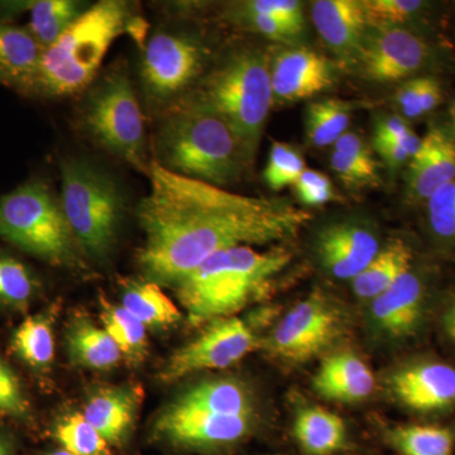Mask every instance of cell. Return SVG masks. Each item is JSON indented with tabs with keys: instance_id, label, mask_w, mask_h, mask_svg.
Masks as SVG:
<instances>
[{
	"instance_id": "cell-49",
	"label": "cell",
	"mask_w": 455,
	"mask_h": 455,
	"mask_svg": "<svg viewBox=\"0 0 455 455\" xmlns=\"http://www.w3.org/2000/svg\"><path fill=\"white\" fill-rule=\"evenodd\" d=\"M44 455H71V454L68 453V451H64V449L59 448V449H55V451H47V453H44Z\"/></svg>"
},
{
	"instance_id": "cell-25",
	"label": "cell",
	"mask_w": 455,
	"mask_h": 455,
	"mask_svg": "<svg viewBox=\"0 0 455 455\" xmlns=\"http://www.w3.org/2000/svg\"><path fill=\"white\" fill-rule=\"evenodd\" d=\"M175 401L218 414L256 415L252 392L245 387L244 383L233 379L196 383L180 394Z\"/></svg>"
},
{
	"instance_id": "cell-28",
	"label": "cell",
	"mask_w": 455,
	"mask_h": 455,
	"mask_svg": "<svg viewBox=\"0 0 455 455\" xmlns=\"http://www.w3.org/2000/svg\"><path fill=\"white\" fill-rule=\"evenodd\" d=\"M411 248L396 239L379 251L372 262L353 280V291L362 299H376L412 268Z\"/></svg>"
},
{
	"instance_id": "cell-20",
	"label": "cell",
	"mask_w": 455,
	"mask_h": 455,
	"mask_svg": "<svg viewBox=\"0 0 455 455\" xmlns=\"http://www.w3.org/2000/svg\"><path fill=\"white\" fill-rule=\"evenodd\" d=\"M44 47L27 27L0 22V84L32 97Z\"/></svg>"
},
{
	"instance_id": "cell-2",
	"label": "cell",
	"mask_w": 455,
	"mask_h": 455,
	"mask_svg": "<svg viewBox=\"0 0 455 455\" xmlns=\"http://www.w3.org/2000/svg\"><path fill=\"white\" fill-rule=\"evenodd\" d=\"M146 25L121 0H101L44 50L32 97L66 98L88 88L116 38L145 35Z\"/></svg>"
},
{
	"instance_id": "cell-33",
	"label": "cell",
	"mask_w": 455,
	"mask_h": 455,
	"mask_svg": "<svg viewBox=\"0 0 455 455\" xmlns=\"http://www.w3.org/2000/svg\"><path fill=\"white\" fill-rule=\"evenodd\" d=\"M60 447L71 455H114L112 447L82 412H71L60 419L52 430Z\"/></svg>"
},
{
	"instance_id": "cell-8",
	"label": "cell",
	"mask_w": 455,
	"mask_h": 455,
	"mask_svg": "<svg viewBox=\"0 0 455 455\" xmlns=\"http://www.w3.org/2000/svg\"><path fill=\"white\" fill-rule=\"evenodd\" d=\"M84 122L104 148L137 169L147 170L145 118L125 73L107 75L92 90Z\"/></svg>"
},
{
	"instance_id": "cell-3",
	"label": "cell",
	"mask_w": 455,
	"mask_h": 455,
	"mask_svg": "<svg viewBox=\"0 0 455 455\" xmlns=\"http://www.w3.org/2000/svg\"><path fill=\"white\" fill-rule=\"evenodd\" d=\"M291 260L283 248L259 251L250 245L212 254L176 283L179 300L193 325L208 324L265 295L274 277Z\"/></svg>"
},
{
	"instance_id": "cell-22",
	"label": "cell",
	"mask_w": 455,
	"mask_h": 455,
	"mask_svg": "<svg viewBox=\"0 0 455 455\" xmlns=\"http://www.w3.org/2000/svg\"><path fill=\"white\" fill-rule=\"evenodd\" d=\"M311 18L320 37L335 52L358 55L366 37L367 20L357 0H317Z\"/></svg>"
},
{
	"instance_id": "cell-34",
	"label": "cell",
	"mask_w": 455,
	"mask_h": 455,
	"mask_svg": "<svg viewBox=\"0 0 455 455\" xmlns=\"http://www.w3.org/2000/svg\"><path fill=\"white\" fill-rule=\"evenodd\" d=\"M37 281L25 263L0 253V307L16 311L28 309Z\"/></svg>"
},
{
	"instance_id": "cell-40",
	"label": "cell",
	"mask_w": 455,
	"mask_h": 455,
	"mask_svg": "<svg viewBox=\"0 0 455 455\" xmlns=\"http://www.w3.org/2000/svg\"><path fill=\"white\" fill-rule=\"evenodd\" d=\"M243 11L275 18L298 32L299 35H301L304 28L302 7L296 0H252L245 3Z\"/></svg>"
},
{
	"instance_id": "cell-16",
	"label": "cell",
	"mask_w": 455,
	"mask_h": 455,
	"mask_svg": "<svg viewBox=\"0 0 455 455\" xmlns=\"http://www.w3.org/2000/svg\"><path fill=\"white\" fill-rule=\"evenodd\" d=\"M372 315L385 333L396 339L414 337L427 311V287L418 274L407 271L372 300Z\"/></svg>"
},
{
	"instance_id": "cell-47",
	"label": "cell",
	"mask_w": 455,
	"mask_h": 455,
	"mask_svg": "<svg viewBox=\"0 0 455 455\" xmlns=\"http://www.w3.org/2000/svg\"><path fill=\"white\" fill-rule=\"evenodd\" d=\"M439 328L444 340L455 349V298L448 302L440 314Z\"/></svg>"
},
{
	"instance_id": "cell-29",
	"label": "cell",
	"mask_w": 455,
	"mask_h": 455,
	"mask_svg": "<svg viewBox=\"0 0 455 455\" xmlns=\"http://www.w3.org/2000/svg\"><path fill=\"white\" fill-rule=\"evenodd\" d=\"M53 310L26 317L12 337V348L20 361L36 371H44L55 358Z\"/></svg>"
},
{
	"instance_id": "cell-11",
	"label": "cell",
	"mask_w": 455,
	"mask_h": 455,
	"mask_svg": "<svg viewBox=\"0 0 455 455\" xmlns=\"http://www.w3.org/2000/svg\"><path fill=\"white\" fill-rule=\"evenodd\" d=\"M257 346L259 339L243 320L235 316L212 320L202 333L171 355L160 379L173 383L202 371L235 366Z\"/></svg>"
},
{
	"instance_id": "cell-31",
	"label": "cell",
	"mask_w": 455,
	"mask_h": 455,
	"mask_svg": "<svg viewBox=\"0 0 455 455\" xmlns=\"http://www.w3.org/2000/svg\"><path fill=\"white\" fill-rule=\"evenodd\" d=\"M88 8L86 3L77 0H37L29 8L31 20L27 28L44 50L55 44Z\"/></svg>"
},
{
	"instance_id": "cell-38",
	"label": "cell",
	"mask_w": 455,
	"mask_h": 455,
	"mask_svg": "<svg viewBox=\"0 0 455 455\" xmlns=\"http://www.w3.org/2000/svg\"><path fill=\"white\" fill-rule=\"evenodd\" d=\"M0 415L14 419L29 416V403L20 379L0 355Z\"/></svg>"
},
{
	"instance_id": "cell-30",
	"label": "cell",
	"mask_w": 455,
	"mask_h": 455,
	"mask_svg": "<svg viewBox=\"0 0 455 455\" xmlns=\"http://www.w3.org/2000/svg\"><path fill=\"white\" fill-rule=\"evenodd\" d=\"M100 317L104 329L116 341L123 357L131 364L145 361L148 353L147 328L122 305H116L100 299Z\"/></svg>"
},
{
	"instance_id": "cell-50",
	"label": "cell",
	"mask_w": 455,
	"mask_h": 455,
	"mask_svg": "<svg viewBox=\"0 0 455 455\" xmlns=\"http://www.w3.org/2000/svg\"><path fill=\"white\" fill-rule=\"evenodd\" d=\"M451 121H453V125H454V130H455V101L453 104H451Z\"/></svg>"
},
{
	"instance_id": "cell-17",
	"label": "cell",
	"mask_w": 455,
	"mask_h": 455,
	"mask_svg": "<svg viewBox=\"0 0 455 455\" xmlns=\"http://www.w3.org/2000/svg\"><path fill=\"white\" fill-rule=\"evenodd\" d=\"M142 403L139 386H104L90 394L83 415L112 448L130 442Z\"/></svg>"
},
{
	"instance_id": "cell-9",
	"label": "cell",
	"mask_w": 455,
	"mask_h": 455,
	"mask_svg": "<svg viewBox=\"0 0 455 455\" xmlns=\"http://www.w3.org/2000/svg\"><path fill=\"white\" fill-rule=\"evenodd\" d=\"M256 423L257 415L218 414L173 400L156 418L152 438L185 453H220L250 438Z\"/></svg>"
},
{
	"instance_id": "cell-23",
	"label": "cell",
	"mask_w": 455,
	"mask_h": 455,
	"mask_svg": "<svg viewBox=\"0 0 455 455\" xmlns=\"http://www.w3.org/2000/svg\"><path fill=\"white\" fill-rule=\"evenodd\" d=\"M292 434L305 455H337L349 445L343 419L319 406L304 407L296 414Z\"/></svg>"
},
{
	"instance_id": "cell-13",
	"label": "cell",
	"mask_w": 455,
	"mask_h": 455,
	"mask_svg": "<svg viewBox=\"0 0 455 455\" xmlns=\"http://www.w3.org/2000/svg\"><path fill=\"white\" fill-rule=\"evenodd\" d=\"M390 390L415 415L448 414L455 409V367L438 358L416 359L392 374Z\"/></svg>"
},
{
	"instance_id": "cell-1",
	"label": "cell",
	"mask_w": 455,
	"mask_h": 455,
	"mask_svg": "<svg viewBox=\"0 0 455 455\" xmlns=\"http://www.w3.org/2000/svg\"><path fill=\"white\" fill-rule=\"evenodd\" d=\"M149 193L137 208L145 233L140 267L152 283L176 284L212 254L298 235L309 212L283 200L239 196L164 169L147 167Z\"/></svg>"
},
{
	"instance_id": "cell-48",
	"label": "cell",
	"mask_w": 455,
	"mask_h": 455,
	"mask_svg": "<svg viewBox=\"0 0 455 455\" xmlns=\"http://www.w3.org/2000/svg\"><path fill=\"white\" fill-rule=\"evenodd\" d=\"M0 455H17L16 442L7 431L0 429Z\"/></svg>"
},
{
	"instance_id": "cell-45",
	"label": "cell",
	"mask_w": 455,
	"mask_h": 455,
	"mask_svg": "<svg viewBox=\"0 0 455 455\" xmlns=\"http://www.w3.org/2000/svg\"><path fill=\"white\" fill-rule=\"evenodd\" d=\"M374 148L390 166L397 167L411 160V156L400 143L392 140H374Z\"/></svg>"
},
{
	"instance_id": "cell-21",
	"label": "cell",
	"mask_w": 455,
	"mask_h": 455,
	"mask_svg": "<svg viewBox=\"0 0 455 455\" xmlns=\"http://www.w3.org/2000/svg\"><path fill=\"white\" fill-rule=\"evenodd\" d=\"M314 388L326 400L355 403L373 394L376 379L363 359L352 352L329 355L313 379Z\"/></svg>"
},
{
	"instance_id": "cell-37",
	"label": "cell",
	"mask_w": 455,
	"mask_h": 455,
	"mask_svg": "<svg viewBox=\"0 0 455 455\" xmlns=\"http://www.w3.org/2000/svg\"><path fill=\"white\" fill-rule=\"evenodd\" d=\"M361 4L367 25L376 28L397 27L424 7L420 0H364Z\"/></svg>"
},
{
	"instance_id": "cell-24",
	"label": "cell",
	"mask_w": 455,
	"mask_h": 455,
	"mask_svg": "<svg viewBox=\"0 0 455 455\" xmlns=\"http://www.w3.org/2000/svg\"><path fill=\"white\" fill-rule=\"evenodd\" d=\"M66 344L71 361L89 370H112L123 358L106 329L99 328L86 317L79 316L71 322L66 331Z\"/></svg>"
},
{
	"instance_id": "cell-15",
	"label": "cell",
	"mask_w": 455,
	"mask_h": 455,
	"mask_svg": "<svg viewBox=\"0 0 455 455\" xmlns=\"http://www.w3.org/2000/svg\"><path fill=\"white\" fill-rule=\"evenodd\" d=\"M333 76L328 60L315 51L305 47L281 51L271 64L274 99L292 103L314 97L333 85Z\"/></svg>"
},
{
	"instance_id": "cell-7",
	"label": "cell",
	"mask_w": 455,
	"mask_h": 455,
	"mask_svg": "<svg viewBox=\"0 0 455 455\" xmlns=\"http://www.w3.org/2000/svg\"><path fill=\"white\" fill-rule=\"evenodd\" d=\"M60 203L84 256L107 259L124 212V200L114 180L89 161L68 158L61 164Z\"/></svg>"
},
{
	"instance_id": "cell-43",
	"label": "cell",
	"mask_w": 455,
	"mask_h": 455,
	"mask_svg": "<svg viewBox=\"0 0 455 455\" xmlns=\"http://www.w3.org/2000/svg\"><path fill=\"white\" fill-rule=\"evenodd\" d=\"M421 77L409 80L397 90L396 101L403 116L419 118L423 116L420 107Z\"/></svg>"
},
{
	"instance_id": "cell-5",
	"label": "cell",
	"mask_w": 455,
	"mask_h": 455,
	"mask_svg": "<svg viewBox=\"0 0 455 455\" xmlns=\"http://www.w3.org/2000/svg\"><path fill=\"white\" fill-rule=\"evenodd\" d=\"M0 238L56 267L85 269L61 203L44 180H27L0 196Z\"/></svg>"
},
{
	"instance_id": "cell-19",
	"label": "cell",
	"mask_w": 455,
	"mask_h": 455,
	"mask_svg": "<svg viewBox=\"0 0 455 455\" xmlns=\"http://www.w3.org/2000/svg\"><path fill=\"white\" fill-rule=\"evenodd\" d=\"M453 180L455 142L439 128H433L421 140L420 148L410 160L407 193L414 202H424Z\"/></svg>"
},
{
	"instance_id": "cell-10",
	"label": "cell",
	"mask_w": 455,
	"mask_h": 455,
	"mask_svg": "<svg viewBox=\"0 0 455 455\" xmlns=\"http://www.w3.org/2000/svg\"><path fill=\"white\" fill-rule=\"evenodd\" d=\"M343 331V317L322 293L299 302L278 322L265 348L289 363L309 362L328 349Z\"/></svg>"
},
{
	"instance_id": "cell-18",
	"label": "cell",
	"mask_w": 455,
	"mask_h": 455,
	"mask_svg": "<svg viewBox=\"0 0 455 455\" xmlns=\"http://www.w3.org/2000/svg\"><path fill=\"white\" fill-rule=\"evenodd\" d=\"M379 251L376 236L357 224H334L323 230L317 239L323 266L339 280H355Z\"/></svg>"
},
{
	"instance_id": "cell-42",
	"label": "cell",
	"mask_w": 455,
	"mask_h": 455,
	"mask_svg": "<svg viewBox=\"0 0 455 455\" xmlns=\"http://www.w3.org/2000/svg\"><path fill=\"white\" fill-rule=\"evenodd\" d=\"M242 16L247 20L248 26L252 27L254 31L260 33V35L265 36L269 40L290 44V42L295 41L300 36L298 32L290 28L289 26L283 25V23L275 20V18L265 16V14L243 11Z\"/></svg>"
},
{
	"instance_id": "cell-14",
	"label": "cell",
	"mask_w": 455,
	"mask_h": 455,
	"mask_svg": "<svg viewBox=\"0 0 455 455\" xmlns=\"http://www.w3.org/2000/svg\"><path fill=\"white\" fill-rule=\"evenodd\" d=\"M357 56L368 79L391 83L420 70L429 57V49L415 33L400 27H385L366 35Z\"/></svg>"
},
{
	"instance_id": "cell-26",
	"label": "cell",
	"mask_w": 455,
	"mask_h": 455,
	"mask_svg": "<svg viewBox=\"0 0 455 455\" xmlns=\"http://www.w3.org/2000/svg\"><path fill=\"white\" fill-rule=\"evenodd\" d=\"M122 307L146 328L164 329L178 324L181 313L175 302L152 281H130L124 284Z\"/></svg>"
},
{
	"instance_id": "cell-35",
	"label": "cell",
	"mask_w": 455,
	"mask_h": 455,
	"mask_svg": "<svg viewBox=\"0 0 455 455\" xmlns=\"http://www.w3.org/2000/svg\"><path fill=\"white\" fill-rule=\"evenodd\" d=\"M305 169L302 156L287 143L275 142L269 151L263 178L269 188L275 191L295 184Z\"/></svg>"
},
{
	"instance_id": "cell-39",
	"label": "cell",
	"mask_w": 455,
	"mask_h": 455,
	"mask_svg": "<svg viewBox=\"0 0 455 455\" xmlns=\"http://www.w3.org/2000/svg\"><path fill=\"white\" fill-rule=\"evenodd\" d=\"M331 167L349 188L377 187L381 181L377 163H363L341 152L333 151Z\"/></svg>"
},
{
	"instance_id": "cell-36",
	"label": "cell",
	"mask_w": 455,
	"mask_h": 455,
	"mask_svg": "<svg viewBox=\"0 0 455 455\" xmlns=\"http://www.w3.org/2000/svg\"><path fill=\"white\" fill-rule=\"evenodd\" d=\"M431 233L443 243L455 244V180L427 200Z\"/></svg>"
},
{
	"instance_id": "cell-41",
	"label": "cell",
	"mask_w": 455,
	"mask_h": 455,
	"mask_svg": "<svg viewBox=\"0 0 455 455\" xmlns=\"http://www.w3.org/2000/svg\"><path fill=\"white\" fill-rule=\"evenodd\" d=\"M293 187L300 202L307 206L323 205L334 199L331 180L317 171L305 170Z\"/></svg>"
},
{
	"instance_id": "cell-44",
	"label": "cell",
	"mask_w": 455,
	"mask_h": 455,
	"mask_svg": "<svg viewBox=\"0 0 455 455\" xmlns=\"http://www.w3.org/2000/svg\"><path fill=\"white\" fill-rule=\"evenodd\" d=\"M334 151L348 155L350 157L357 158L363 163H376L372 156V151L368 148L363 140L355 133H346L334 143Z\"/></svg>"
},
{
	"instance_id": "cell-6",
	"label": "cell",
	"mask_w": 455,
	"mask_h": 455,
	"mask_svg": "<svg viewBox=\"0 0 455 455\" xmlns=\"http://www.w3.org/2000/svg\"><path fill=\"white\" fill-rule=\"evenodd\" d=\"M274 100L268 57L243 51L208 77L196 101L233 128L252 161Z\"/></svg>"
},
{
	"instance_id": "cell-12",
	"label": "cell",
	"mask_w": 455,
	"mask_h": 455,
	"mask_svg": "<svg viewBox=\"0 0 455 455\" xmlns=\"http://www.w3.org/2000/svg\"><path fill=\"white\" fill-rule=\"evenodd\" d=\"M203 65V50L185 36L158 32L143 51V84L148 97L157 103L171 99L196 80Z\"/></svg>"
},
{
	"instance_id": "cell-46",
	"label": "cell",
	"mask_w": 455,
	"mask_h": 455,
	"mask_svg": "<svg viewBox=\"0 0 455 455\" xmlns=\"http://www.w3.org/2000/svg\"><path fill=\"white\" fill-rule=\"evenodd\" d=\"M440 84L433 77H421L420 107L423 114L430 113L442 103Z\"/></svg>"
},
{
	"instance_id": "cell-32",
	"label": "cell",
	"mask_w": 455,
	"mask_h": 455,
	"mask_svg": "<svg viewBox=\"0 0 455 455\" xmlns=\"http://www.w3.org/2000/svg\"><path fill=\"white\" fill-rule=\"evenodd\" d=\"M348 104L338 99H323L314 101L307 110L305 130L314 146L334 145L343 136L349 125Z\"/></svg>"
},
{
	"instance_id": "cell-4",
	"label": "cell",
	"mask_w": 455,
	"mask_h": 455,
	"mask_svg": "<svg viewBox=\"0 0 455 455\" xmlns=\"http://www.w3.org/2000/svg\"><path fill=\"white\" fill-rule=\"evenodd\" d=\"M164 169L209 184H229L251 161L233 128L196 100L171 109L156 136Z\"/></svg>"
},
{
	"instance_id": "cell-27",
	"label": "cell",
	"mask_w": 455,
	"mask_h": 455,
	"mask_svg": "<svg viewBox=\"0 0 455 455\" xmlns=\"http://www.w3.org/2000/svg\"><path fill=\"white\" fill-rule=\"evenodd\" d=\"M385 442L398 455H455V427L405 424L385 431Z\"/></svg>"
}]
</instances>
